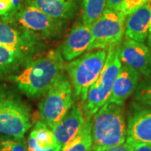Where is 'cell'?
<instances>
[{
    "instance_id": "cb8c5ba5",
    "label": "cell",
    "mask_w": 151,
    "mask_h": 151,
    "mask_svg": "<svg viewBox=\"0 0 151 151\" xmlns=\"http://www.w3.org/2000/svg\"><path fill=\"white\" fill-rule=\"evenodd\" d=\"M150 0H123L117 8L116 10L122 12L124 15L128 16L139 7L145 4Z\"/></svg>"
},
{
    "instance_id": "d6986e66",
    "label": "cell",
    "mask_w": 151,
    "mask_h": 151,
    "mask_svg": "<svg viewBox=\"0 0 151 151\" xmlns=\"http://www.w3.org/2000/svg\"><path fill=\"white\" fill-rule=\"evenodd\" d=\"M29 134L34 138L36 145L41 150H48L59 145L53 131L41 120L35 124Z\"/></svg>"
},
{
    "instance_id": "9c48e42d",
    "label": "cell",
    "mask_w": 151,
    "mask_h": 151,
    "mask_svg": "<svg viewBox=\"0 0 151 151\" xmlns=\"http://www.w3.org/2000/svg\"><path fill=\"white\" fill-rule=\"evenodd\" d=\"M119 59L122 65L134 69L140 75L151 74V50L144 43L125 38L119 45Z\"/></svg>"
},
{
    "instance_id": "e0dca14e",
    "label": "cell",
    "mask_w": 151,
    "mask_h": 151,
    "mask_svg": "<svg viewBox=\"0 0 151 151\" xmlns=\"http://www.w3.org/2000/svg\"><path fill=\"white\" fill-rule=\"evenodd\" d=\"M80 0H26V4L35 6L49 16L67 20L75 16Z\"/></svg>"
},
{
    "instance_id": "484cf974",
    "label": "cell",
    "mask_w": 151,
    "mask_h": 151,
    "mask_svg": "<svg viewBox=\"0 0 151 151\" xmlns=\"http://www.w3.org/2000/svg\"><path fill=\"white\" fill-rule=\"evenodd\" d=\"M104 151H133V146L128 144L127 142H125L122 145L113 146Z\"/></svg>"
},
{
    "instance_id": "f1b7e54d",
    "label": "cell",
    "mask_w": 151,
    "mask_h": 151,
    "mask_svg": "<svg viewBox=\"0 0 151 151\" xmlns=\"http://www.w3.org/2000/svg\"><path fill=\"white\" fill-rule=\"evenodd\" d=\"M148 44H149V46H150V48L151 50V31L150 32V34H149V35H148Z\"/></svg>"
},
{
    "instance_id": "7a4b0ae2",
    "label": "cell",
    "mask_w": 151,
    "mask_h": 151,
    "mask_svg": "<svg viewBox=\"0 0 151 151\" xmlns=\"http://www.w3.org/2000/svg\"><path fill=\"white\" fill-rule=\"evenodd\" d=\"M92 151L125 143L127 124L123 105L107 102L92 117Z\"/></svg>"
},
{
    "instance_id": "9a60e30c",
    "label": "cell",
    "mask_w": 151,
    "mask_h": 151,
    "mask_svg": "<svg viewBox=\"0 0 151 151\" xmlns=\"http://www.w3.org/2000/svg\"><path fill=\"white\" fill-rule=\"evenodd\" d=\"M150 31L151 0H150L127 16L124 35L125 38L144 43Z\"/></svg>"
},
{
    "instance_id": "ac0fdd59",
    "label": "cell",
    "mask_w": 151,
    "mask_h": 151,
    "mask_svg": "<svg viewBox=\"0 0 151 151\" xmlns=\"http://www.w3.org/2000/svg\"><path fill=\"white\" fill-rule=\"evenodd\" d=\"M92 119H85L84 124L75 138L60 151H92Z\"/></svg>"
},
{
    "instance_id": "4fadbf2b",
    "label": "cell",
    "mask_w": 151,
    "mask_h": 151,
    "mask_svg": "<svg viewBox=\"0 0 151 151\" xmlns=\"http://www.w3.org/2000/svg\"><path fill=\"white\" fill-rule=\"evenodd\" d=\"M37 52L0 45V81L9 78L29 64Z\"/></svg>"
},
{
    "instance_id": "8fae6325",
    "label": "cell",
    "mask_w": 151,
    "mask_h": 151,
    "mask_svg": "<svg viewBox=\"0 0 151 151\" xmlns=\"http://www.w3.org/2000/svg\"><path fill=\"white\" fill-rule=\"evenodd\" d=\"M91 26L82 22L75 24L60 47V54L66 61H71L83 55L92 44Z\"/></svg>"
},
{
    "instance_id": "7c38bea8",
    "label": "cell",
    "mask_w": 151,
    "mask_h": 151,
    "mask_svg": "<svg viewBox=\"0 0 151 151\" xmlns=\"http://www.w3.org/2000/svg\"><path fill=\"white\" fill-rule=\"evenodd\" d=\"M126 142L132 146L151 144V108L139 106L127 124Z\"/></svg>"
},
{
    "instance_id": "4316f807",
    "label": "cell",
    "mask_w": 151,
    "mask_h": 151,
    "mask_svg": "<svg viewBox=\"0 0 151 151\" xmlns=\"http://www.w3.org/2000/svg\"><path fill=\"white\" fill-rule=\"evenodd\" d=\"M133 151H151V144L134 145L133 146Z\"/></svg>"
},
{
    "instance_id": "d4e9b609",
    "label": "cell",
    "mask_w": 151,
    "mask_h": 151,
    "mask_svg": "<svg viewBox=\"0 0 151 151\" xmlns=\"http://www.w3.org/2000/svg\"><path fill=\"white\" fill-rule=\"evenodd\" d=\"M27 148L29 151H60V150H61V147L60 145L55 146L53 148H50L48 150H41L36 145L35 141L30 134L29 135V138H28Z\"/></svg>"
},
{
    "instance_id": "30bf717a",
    "label": "cell",
    "mask_w": 151,
    "mask_h": 151,
    "mask_svg": "<svg viewBox=\"0 0 151 151\" xmlns=\"http://www.w3.org/2000/svg\"><path fill=\"white\" fill-rule=\"evenodd\" d=\"M42 41L35 35L23 29L12 20L0 18V45L38 52Z\"/></svg>"
},
{
    "instance_id": "ffe728a7",
    "label": "cell",
    "mask_w": 151,
    "mask_h": 151,
    "mask_svg": "<svg viewBox=\"0 0 151 151\" xmlns=\"http://www.w3.org/2000/svg\"><path fill=\"white\" fill-rule=\"evenodd\" d=\"M107 0H82L81 21L91 25L106 9Z\"/></svg>"
},
{
    "instance_id": "44dd1931",
    "label": "cell",
    "mask_w": 151,
    "mask_h": 151,
    "mask_svg": "<svg viewBox=\"0 0 151 151\" xmlns=\"http://www.w3.org/2000/svg\"><path fill=\"white\" fill-rule=\"evenodd\" d=\"M134 92L135 100L139 106L151 108V74L139 83Z\"/></svg>"
},
{
    "instance_id": "5bb4252c",
    "label": "cell",
    "mask_w": 151,
    "mask_h": 151,
    "mask_svg": "<svg viewBox=\"0 0 151 151\" xmlns=\"http://www.w3.org/2000/svg\"><path fill=\"white\" fill-rule=\"evenodd\" d=\"M84 122L85 116L81 105L74 103L52 129L58 145L62 148L72 140L80 132Z\"/></svg>"
},
{
    "instance_id": "277c9868",
    "label": "cell",
    "mask_w": 151,
    "mask_h": 151,
    "mask_svg": "<svg viewBox=\"0 0 151 151\" xmlns=\"http://www.w3.org/2000/svg\"><path fill=\"white\" fill-rule=\"evenodd\" d=\"M119 45H113L107 50V58L103 70L90 86L86 100L81 104L85 119H92L98 109L108 101L114 81L122 66L119 59Z\"/></svg>"
},
{
    "instance_id": "5b68a950",
    "label": "cell",
    "mask_w": 151,
    "mask_h": 151,
    "mask_svg": "<svg viewBox=\"0 0 151 151\" xmlns=\"http://www.w3.org/2000/svg\"><path fill=\"white\" fill-rule=\"evenodd\" d=\"M32 125L30 109L15 92L0 87V133L24 139Z\"/></svg>"
},
{
    "instance_id": "2e32d148",
    "label": "cell",
    "mask_w": 151,
    "mask_h": 151,
    "mask_svg": "<svg viewBox=\"0 0 151 151\" xmlns=\"http://www.w3.org/2000/svg\"><path fill=\"white\" fill-rule=\"evenodd\" d=\"M140 76L134 69L128 65H122L108 102L123 105L135 92L140 80Z\"/></svg>"
},
{
    "instance_id": "7402d4cb",
    "label": "cell",
    "mask_w": 151,
    "mask_h": 151,
    "mask_svg": "<svg viewBox=\"0 0 151 151\" xmlns=\"http://www.w3.org/2000/svg\"><path fill=\"white\" fill-rule=\"evenodd\" d=\"M25 4L26 0H0V18L13 20Z\"/></svg>"
},
{
    "instance_id": "83f0119b",
    "label": "cell",
    "mask_w": 151,
    "mask_h": 151,
    "mask_svg": "<svg viewBox=\"0 0 151 151\" xmlns=\"http://www.w3.org/2000/svg\"><path fill=\"white\" fill-rule=\"evenodd\" d=\"M123 0H107V4H106V9H116V8L120 4V3Z\"/></svg>"
},
{
    "instance_id": "603a6c76",
    "label": "cell",
    "mask_w": 151,
    "mask_h": 151,
    "mask_svg": "<svg viewBox=\"0 0 151 151\" xmlns=\"http://www.w3.org/2000/svg\"><path fill=\"white\" fill-rule=\"evenodd\" d=\"M0 151H29L23 139L0 137Z\"/></svg>"
},
{
    "instance_id": "52a82bcc",
    "label": "cell",
    "mask_w": 151,
    "mask_h": 151,
    "mask_svg": "<svg viewBox=\"0 0 151 151\" xmlns=\"http://www.w3.org/2000/svg\"><path fill=\"white\" fill-rule=\"evenodd\" d=\"M127 16L116 9H105L91 26L92 40L88 50H108L121 44Z\"/></svg>"
},
{
    "instance_id": "ba28073f",
    "label": "cell",
    "mask_w": 151,
    "mask_h": 151,
    "mask_svg": "<svg viewBox=\"0 0 151 151\" xmlns=\"http://www.w3.org/2000/svg\"><path fill=\"white\" fill-rule=\"evenodd\" d=\"M12 21L43 41L59 36L66 20L52 18L35 6L25 4Z\"/></svg>"
},
{
    "instance_id": "8992f818",
    "label": "cell",
    "mask_w": 151,
    "mask_h": 151,
    "mask_svg": "<svg viewBox=\"0 0 151 151\" xmlns=\"http://www.w3.org/2000/svg\"><path fill=\"white\" fill-rule=\"evenodd\" d=\"M75 100L70 79L63 71L39 104L41 121L52 130L73 106Z\"/></svg>"
},
{
    "instance_id": "6da1fadb",
    "label": "cell",
    "mask_w": 151,
    "mask_h": 151,
    "mask_svg": "<svg viewBox=\"0 0 151 151\" xmlns=\"http://www.w3.org/2000/svg\"><path fill=\"white\" fill-rule=\"evenodd\" d=\"M65 69L64 59L59 50H52L34 58L19 72L9 79L30 98L43 97Z\"/></svg>"
},
{
    "instance_id": "3957f363",
    "label": "cell",
    "mask_w": 151,
    "mask_h": 151,
    "mask_svg": "<svg viewBox=\"0 0 151 151\" xmlns=\"http://www.w3.org/2000/svg\"><path fill=\"white\" fill-rule=\"evenodd\" d=\"M107 50H93L65 65L76 100L82 103L90 86L101 74L107 58Z\"/></svg>"
}]
</instances>
